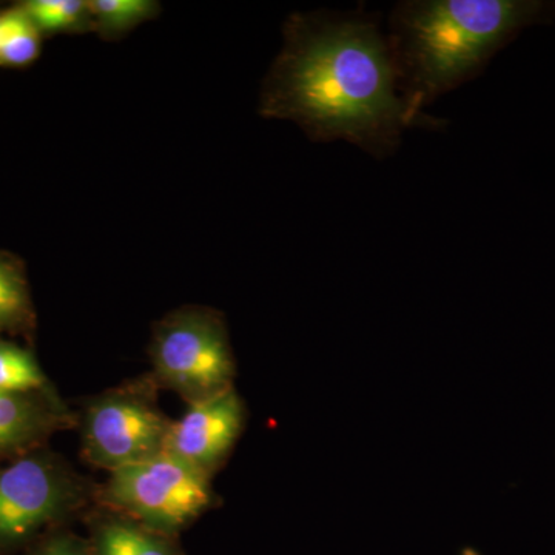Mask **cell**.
<instances>
[{
	"label": "cell",
	"instance_id": "7",
	"mask_svg": "<svg viewBox=\"0 0 555 555\" xmlns=\"http://www.w3.org/2000/svg\"><path fill=\"white\" fill-rule=\"evenodd\" d=\"M246 425V406L235 387L199 403L171 422L164 452L211 477L235 448Z\"/></svg>",
	"mask_w": 555,
	"mask_h": 555
},
{
	"label": "cell",
	"instance_id": "4",
	"mask_svg": "<svg viewBox=\"0 0 555 555\" xmlns=\"http://www.w3.org/2000/svg\"><path fill=\"white\" fill-rule=\"evenodd\" d=\"M102 505L155 532H177L214 503L210 477L160 452L109 473Z\"/></svg>",
	"mask_w": 555,
	"mask_h": 555
},
{
	"label": "cell",
	"instance_id": "1",
	"mask_svg": "<svg viewBox=\"0 0 555 555\" xmlns=\"http://www.w3.org/2000/svg\"><path fill=\"white\" fill-rule=\"evenodd\" d=\"M262 87L261 115L298 124L310 139L350 142L392 156L409 129L444 120L420 115L398 90L386 33L364 10L295 14Z\"/></svg>",
	"mask_w": 555,
	"mask_h": 555
},
{
	"label": "cell",
	"instance_id": "13",
	"mask_svg": "<svg viewBox=\"0 0 555 555\" xmlns=\"http://www.w3.org/2000/svg\"><path fill=\"white\" fill-rule=\"evenodd\" d=\"M39 31H72L90 25L89 2L82 0H31L22 7Z\"/></svg>",
	"mask_w": 555,
	"mask_h": 555
},
{
	"label": "cell",
	"instance_id": "11",
	"mask_svg": "<svg viewBox=\"0 0 555 555\" xmlns=\"http://www.w3.org/2000/svg\"><path fill=\"white\" fill-rule=\"evenodd\" d=\"M0 392L53 393L30 350L0 339Z\"/></svg>",
	"mask_w": 555,
	"mask_h": 555
},
{
	"label": "cell",
	"instance_id": "2",
	"mask_svg": "<svg viewBox=\"0 0 555 555\" xmlns=\"http://www.w3.org/2000/svg\"><path fill=\"white\" fill-rule=\"evenodd\" d=\"M539 0H406L389 16L398 90L425 115L437 98L476 79L496 51L542 20Z\"/></svg>",
	"mask_w": 555,
	"mask_h": 555
},
{
	"label": "cell",
	"instance_id": "10",
	"mask_svg": "<svg viewBox=\"0 0 555 555\" xmlns=\"http://www.w3.org/2000/svg\"><path fill=\"white\" fill-rule=\"evenodd\" d=\"M31 323L30 291L24 272L9 255L0 254V334H21Z\"/></svg>",
	"mask_w": 555,
	"mask_h": 555
},
{
	"label": "cell",
	"instance_id": "5",
	"mask_svg": "<svg viewBox=\"0 0 555 555\" xmlns=\"http://www.w3.org/2000/svg\"><path fill=\"white\" fill-rule=\"evenodd\" d=\"M152 389L139 383L91 401L82 425V454L90 465L113 473L164 452L171 422Z\"/></svg>",
	"mask_w": 555,
	"mask_h": 555
},
{
	"label": "cell",
	"instance_id": "8",
	"mask_svg": "<svg viewBox=\"0 0 555 555\" xmlns=\"http://www.w3.org/2000/svg\"><path fill=\"white\" fill-rule=\"evenodd\" d=\"M72 425L56 393L0 392V456L30 454L51 434Z\"/></svg>",
	"mask_w": 555,
	"mask_h": 555
},
{
	"label": "cell",
	"instance_id": "14",
	"mask_svg": "<svg viewBox=\"0 0 555 555\" xmlns=\"http://www.w3.org/2000/svg\"><path fill=\"white\" fill-rule=\"evenodd\" d=\"M35 27L27 11L24 9L11 10L0 14V50L14 38Z\"/></svg>",
	"mask_w": 555,
	"mask_h": 555
},
{
	"label": "cell",
	"instance_id": "6",
	"mask_svg": "<svg viewBox=\"0 0 555 555\" xmlns=\"http://www.w3.org/2000/svg\"><path fill=\"white\" fill-rule=\"evenodd\" d=\"M83 502V486L54 456L33 451L0 469V543H17Z\"/></svg>",
	"mask_w": 555,
	"mask_h": 555
},
{
	"label": "cell",
	"instance_id": "12",
	"mask_svg": "<svg viewBox=\"0 0 555 555\" xmlns=\"http://www.w3.org/2000/svg\"><path fill=\"white\" fill-rule=\"evenodd\" d=\"M91 27L113 38L149 21L158 11V3L147 0H93L89 2Z\"/></svg>",
	"mask_w": 555,
	"mask_h": 555
},
{
	"label": "cell",
	"instance_id": "9",
	"mask_svg": "<svg viewBox=\"0 0 555 555\" xmlns=\"http://www.w3.org/2000/svg\"><path fill=\"white\" fill-rule=\"evenodd\" d=\"M94 555H173L158 532L130 520L115 518L100 528Z\"/></svg>",
	"mask_w": 555,
	"mask_h": 555
},
{
	"label": "cell",
	"instance_id": "15",
	"mask_svg": "<svg viewBox=\"0 0 555 555\" xmlns=\"http://www.w3.org/2000/svg\"><path fill=\"white\" fill-rule=\"evenodd\" d=\"M39 555H94L86 546L80 545L78 540L69 539V537H60L49 543Z\"/></svg>",
	"mask_w": 555,
	"mask_h": 555
},
{
	"label": "cell",
	"instance_id": "3",
	"mask_svg": "<svg viewBox=\"0 0 555 555\" xmlns=\"http://www.w3.org/2000/svg\"><path fill=\"white\" fill-rule=\"evenodd\" d=\"M153 382L189 404L233 389L236 364L224 318L206 308H182L156 324L150 345Z\"/></svg>",
	"mask_w": 555,
	"mask_h": 555
}]
</instances>
